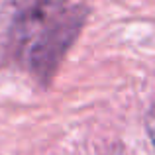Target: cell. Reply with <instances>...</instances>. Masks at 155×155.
I'll return each instance as SVG.
<instances>
[{
	"instance_id": "cell-1",
	"label": "cell",
	"mask_w": 155,
	"mask_h": 155,
	"mask_svg": "<svg viewBox=\"0 0 155 155\" xmlns=\"http://www.w3.org/2000/svg\"><path fill=\"white\" fill-rule=\"evenodd\" d=\"M69 0H6L0 8V55L47 83L84 24Z\"/></svg>"
},
{
	"instance_id": "cell-2",
	"label": "cell",
	"mask_w": 155,
	"mask_h": 155,
	"mask_svg": "<svg viewBox=\"0 0 155 155\" xmlns=\"http://www.w3.org/2000/svg\"><path fill=\"white\" fill-rule=\"evenodd\" d=\"M145 130H147V136H149V140H151V143L155 147V104L147 112V116H145Z\"/></svg>"
}]
</instances>
